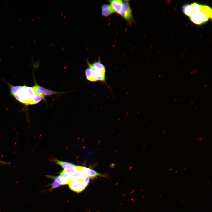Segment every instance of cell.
Here are the masks:
<instances>
[{"label":"cell","mask_w":212,"mask_h":212,"mask_svg":"<svg viewBox=\"0 0 212 212\" xmlns=\"http://www.w3.org/2000/svg\"><path fill=\"white\" fill-rule=\"evenodd\" d=\"M110 5L115 12L120 14L122 9L123 1L120 0H112L109 1Z\"/></svg>","instance_id":"ba28073f"},{"label":"cell","mask_w":212,"mask_h":212,"mask_svg":"<svg viewBox=\"0 0 212 212\" xmlns=\"http://www.w3.org/2000/svg\"><path fill=\"white\" fill-rule=\"evenodd\" d=\"M194 101H192V102L191 103V105H192V104H193L194 103Z\"/></svg>","instance_id":"cb8c5ba5"},{"label":"cell","mask_w":212,"mask_h":212,"mask_svg":"<svg viewBox=\"0 0 212 212\" xmlns=\"http://www.w3.org/2000/svg\"><path fill=\"white\" fill-rule=\"evenodd\" d=\"M115 12L110 5L104 4L102 7V15L105 17H108Z\"/></svg>","instance_id":"9c48e42d"},{"label":"cell","mask_w":212,"mask_h":212,"mask_svg":"<svg viewBox=\"0 0 212 212\" xmlns=\"http://www.w3.org/2000/svg\"><path fill=\"white\" fill-rule=\"evenodd\" d=\"M163 76H164V75H163L161 77V78H163Z\"/></svg>","instance_id":"4dcf8cb0"},{"label":"cell","mask_w":212,"mask_h":212,"mask_svg":"<svg viewBox=\"0 0 212 212\" xmlns=\"http://www.w3.org/2000/svg\"><path fill=\"white\" fill-rule=\"evenodd\" d=\"M68 184L71 190L78 193L83 191L85 188L83 186L82 180L70 181Z\"/></svg>","instance_id":"52a82bcc"},{"label":"cell","mask_w":212,"mask_h":212,"mask_svg":"<svg viewBox=\"0 0 212 212\" xmlns=\"http://www.w3.org/2000/svg\"><path fill=\"white\" fill-rule=\"evenodd\" d=\"M85 73L86 78L88 80L91 82H96L98 81L94 76L89 68L85 69Z\"/></svg>","instance_id":"2e32d148"},{"label":"cell","mask_w":212,"mask_h":212,"mask_svg":"<svg viewBox=\"0 0 212 212\" xmlns=\"http://www.w3.org/2000/svg\"><path fill=\"white\" fill-rule=\"evenodd\" d=\"M123 1V7L119 15L129 22H131L133 18L129 1Z\"/></svg>","instance_id":"3957f363"},{"label":"cell","mask_w":212,"mask_h":212,"mask_svg":"<svg viewBox=\"0 0 212 212\" xmlns=\"http://www.w3.org/2000/svg\"><path fill=\"white\" fill-rule=\"evenodd\" d=\"M32 87L36 94L42 95L44 96V95H50L62 93L51 90L44 88L37 84L35 85Z\"/></svg>","instance_id":"8992f818"},{"label":"cell","mask_w":212,"mask_h":212,"mask_svg":"<svg viewBox=\"0 0 212 212\" xmlns=\"http://www.w3.org/2000/svg\"><path fill=\"white\" fill-rule=\"evenodd\" d=\"M51 160L60 165L64 169H69L76 166L74 164L71 163L60 161L54 158H53Z\"/></svg>","instance_id":"30bf717a"},{"label":"cell","mask_w":212,"mask_h":212,"mask_svg":"<svg viewBox=\"0 0 212 212\" xmlns=\"http://www.w3.org/2000/svg\"><path fill=\"white\" fill-rule=\"evenodd\" d=\"M160 92V90L158 92V93H159Z\"/></svg>","instance_id":"1f68e13d"},{"label":"cell","mask_w":212,"mask_h":212,"mask_svg":"<svg viewBox=\"0 0 212 212\" xmlns=\"http://www.w3.org/2000/svg\"><path fill=\"white\" fill-rule=\"evenodd\" d=\"M59 173L62 178V185L68 184L70 182L69 174L65 172L64 170L61 171Z\"/></svg>","instance_id":"5bb4252c"},{"label":"cell","mask_w":212,"mask_h":212,"mask_svg":"<svg viewBox=\"0 0 212 212\" xmlns=\"http://www.w3.org/2000/svg\"><path fill=\"white\" fill-rule=\"evenodd\" d=\"M196 72H197V70H195V71H194L193 72V74H195V73Z\"/></svg>","instance_id":"7402d4cb"},{"label":"cell","mask_w":212,"mask_h":212,"mask_svg":"<svg viewBox=\"0 0 212 212\" xmlns=\"http://www.w3.org/2000/svg\"><path fill=\"white\" fill-rule=\"evenodd\" d=\"M193 71H192L190 73V74H192V73H193Z\"/></svg>","instance_id":"603a6c76"},{"label":"cell","mask_w":212,"mask_h":212,"mask_svg":"<svg viewBox=\"0 0 212 212\" xmlns=\"http://www.w3.org/2000/svg\"><path fill=\"white\" fill-rule=\"evenodd\" d=\"M61 185L57 182L56 181L54 180L51 184V187L50 191L53 189L61 186Z\"/></svg>","instance_id":"44dd1931"},{"label":"cell","mask_w":212,"mask_h":212,"mask_svg":"<svg viewBox=\"0 0 212 212\" xmlns=\"http://www.w3.org/2000/svg\"><path fill=\"white\" fill-rule=\"evenodd\" d=\"M197 107H196L194 108V110H196V109H197Z\"/></svg>","instance_id":"f1b7e54d"},{"label":"cell","mask_w":212,"mask_h":212,"mask_svg":"<svg viewBox=\"0 0 212 212\" xmlns=\"http://www.w3.org/2000/svg\"><path fill=\"white\" fill-rule=\"evenodd\" d=\"M208 86L207 84L205 85L204 86V87H206Z\"/></svg>","instance_id":"484cf974"},{"label":"cell","mask_w":212,"mask_h":212,"mask_svg":"<svg viewBox=\"0 0 212 212\" xmlns=\"http://www.w3.org/2000/svg\"><path fill=\"white\" fill-rule=\"evenodd\" d=\"M190 5L192 7L193 12L200 11L201 9V4H199L197 2H193Z\"/></svg>","instance_id":"ac0fdd59"},{"label":"cell","mask_w":212,"mask_h":212,"mask_svg":"<svg viewBox=\"0 0 212 212\" xmlns=\"http://www.w3.org/2000/svg\"><path fill=\"white\" fill-rule=\"evenodd\" d=\"M203 98L201 99L200 100V101H201L202 100H203Z\"/></svg>","instance_id":"d6a6232c"},{"label":"cell","mask_w":212,"mask_h":212,"mask_svg":"<svg viewBox=\"0 0 212 212\" xmlns=\"http://www.w3.org/2000/svg\"><path fill=\"white\" fill-rule=\"evenodd\" d=\"M63 170L65 172L69 174L77 170L76 168V166L69 169H64Z\"/></svg>","instance_id":"ffe728a7"},{"label":"cell","mask_w":212,"mask_h":212,"mask_svg":"<svg viewBox=\"0 0 212 212\" xmlns=\"http://www.w3.org/2000/svg\"><path fill=\"white\" fill-rule=\"evenodd\" d=\"M177 100V99H175L174 100V102H175Z\"/></svg>","instance_id":"83f0119b"},{"label":"cell","mask_w":212,"mask_h":212,"mask_svg":"<svg viewBox=\"0 0 212 212\" xmlns=\"http://www.w3.org/2000/svg\"><path fill=\"white\" fill-rule=\"evenodd\" d=\"M209 19L206 15L199 11L193 12L190 17V19L192 22L198 25L206 23Z\"/></svg>","instance_id":"7a4b0ae2"},{"label":"cell","mask_w":212,"mask_h":212,"mask_svg":"<svg viewBox=\"0 0 212 212\" xmlns=\"http://www.w3.org/2000/svg\"><path fill=\"white\" fill-rule=\"evenodd\" d=\"M69 175L70 182L77 180H83L85 176L83 173L78 170Z\"/></svg>","instance_id":"8fae6325"},{"label":"cell","mask_w":212,"mask_h":212,"mask_svg":"<svg viewBox=\"0 0 212 212\" xmlns=\"http://www.w3.org/2000/svg\"><path fill=\"white\" fill-rule=\"evenodd\" d=\"M183 99H182V100H180V102H182L183 101Z\"/></svg>","instance_id":"4316f807"},{"label":"cell","mask_w":212,"mask_h":212,"mask_svg":"<svg viewBox=\"0 0 212 212\" xmlns=\"http://www.w3.org/2000/svg\"><path fill=\"white\" fill-rule=\"evenodd\" d=\"M201 9L200 12L206 15L209 19H211L212 11L211 8L208 5L201 4Z\"/></svg>","instance_id":"4fadbf2b"},{"label":"cell","mask_w":212,"mask_h":212,"mask_svg":"<svg viewBox=\"0 0 212 212\" xmlns=\"http://www.w3.org/2000/svg\"><path fill=\"white\" fill-rule=\"evenodd\" d=\"M36 94L32 87L24 85L21 86L17 94L13 96L19 102L28 105H30L31 100Z\"/></svg>","instance_id":"6da1fadb"},{"label":"cell","mask_w":212,"mask_h":212,"mask_svg":"<svg viewBox=\"0 0 212 212\" xmlns=\"http://www.w3.org/2000/svg\"><path fill=\"white\" fill-rule=\"evenodd\" d=\"M87 62L89 68L91 70L94 76L97 80L105 83V74L102 73L96 68L89 62V61L87 60Z\"/></svg>","instance_id":"5b68a950"},{"label":"cell","mask_w":212,"mask_h":212,"mask_svg":"<svg viewBox=\"0 0 212 212\" xmlns=\"http://www.w3.org/2000/svg\"><path fill=\"white\" fill-rule=\"evenodd\" d=\"M90 180V178L87 176H85L84 179L82 180V183L83 186L85 188L88 185Z\"/></svg>","instance_id":"d6986e66"},{"label":"cell","mask_w":212,"mask_h":212,"mask_svg":"<svg viewBox=\"0 0 212 212\" xmlns=\"http://www.w3.org/2000/svg\"><path fill=\"white\" fill-rule=\"evenodd\" d=\"M197 98H198V97H196L195 98L194 100L196 99Z\"/></svg>","instance_id":"f546056e"},{"label":"cell","mask_w":212,"mask_h":212,"mask_svg":"<svg viewBox=\"0 0 212 212\" xmlns=\"http://www.w3.org/2000/svg\"><path fill=\"white\" fill-rule=\"evenodd\" d=\"M161 74H160L158 76V78H159L161 77Z\"/></svg>","instance_id":"d4e9b609"},{"label":"cell","mask_w":212,"mask_h":212,"mask_svg":"<svg viewBox=\"0 0 212 212\" xmlns=\"http://www.w3.org/2000/svg\"><path fill=\"white\" fill-rule=\"evenodd\" d=\"M77 170H79L86 176L93 179L99 176L106 178L107 176L105 174L100 173L90 168L82 166H76Z\"/></svg>","instance_id":"277c9868"},{"label":"cell","mask_w":212,"mask_h":212,"mask_svg":"<svg viewBox=\"0 0 212 212\" xmlns=\"http://www.w3.org/2000/svg\"><path fill=\"white\" fill-rule=\"evenodd\" d=\"M181 9L184 14L189 17L193 12V10L192 7L190 4H186L183 5Z\"/></svg>","instance_id":"7c38bea8"},{"label":"cell","mask_w":212,"mask_h":212,"mask_svg":"<svg viewBox=\"0 0 212 212\" xmlns=\"http://www.w3.org/2000/svg\"><path fill=\"white\" fill-rule=\"evenodd\" d=\"M187 80V79H186L185 80V81H184L185 82H186Z\"/></svg>","instance_id":"836d02e7"},{"label":"cell","mask_w":212,"mask_h":212,"mask_svg":"<svg viewBox=\"0 0 212 212\" xmlns=\"http://www.w3.org/2000/svg\"><path fill=\"white\" fill-rule=\"evenodd\" d=\"M92 64L99 71L105 74V67L104 65L101 63L100 59H99L97 61L94 62Z\"/></svg>","instance_id":"9a60e30c"},{"label":"cell","mask_w":212,"mask_h":212,"mask_svg":"<svg viewBox=\"0 0 212 212\" xmlns=\"http://www.w3.org/2000/svg\"><path fill=\"white\" fill-rule=\"evenodd\" d=\"M45 100L44 96L42 95L36 94L32 99L30 105H34L39 102L42 100Z\"/></svg>","instance_id":"e0dca14e"}]
</instances>
